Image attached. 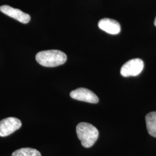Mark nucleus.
<instances>
[{
    "mask_svg": "<svg viewBox=\"0 0 156 156\" xmlns=\"http://www.w3.org/2000/svg\"><path fill=\"white\" fill-rule=\"evenodd\" d=\"M12 156H41V154L35 149L25 147L13 151Z\"/></svg>",
    "mask_w": 156,
    "mask_h": 156,
    "instance_id": "9",
    "label": "nucleus"
},
{
    "mask_svg": "<svg viewBox=\"0 0 156 156\" xmlns=\"http://www.w3.org/2000/svg\"><path fill=\"white\" fill-rule=\"evenodd\" d=\"M76 131L78 139L81 141L82 145L86 148H89L93 146L98 138V130L90 123H79Z\"/></svg>",
    "mask_w": 156,
    "mask_h": 156,
    "instance_id": "2",
    "label": "nucleus"
},
{
    "mask_svg": "<svg viewBox=\"0 0 156 156\" xmlns=\"http://www.w3.org/2000/svg\"><path fill=\"white\" fill-rule=\"evenodd\" d=\"M154 25H155V26H156V17L155 19V20H154Z\"/></svg>",
    "mask_w": 156,
    "mask_h": 156,
    "instance_id": "10",
    "label": "nucleus"
},
{
    "mask_svg": "<svg viewBox=\"0 0 156 156\" xmlns=\"http://www.w3.org/2000/svg\"><path fill=\"white\" fill-rule=\"evenodd\" d=\"M0 11L23 24L28 23L31 19V17L27 13L23 12L19 9L12 8L10 6L6 5L1 6Z\"/></svg>",
    "mask_w": 156,
    "mask_h": 156,
    "instance_id": "6",
    "label": "nucleus"
},
{
    "mask_svg": "<svg viewBox=\"0 0 156 156\" xmlns=\"http://www.w3.org/2000/svg\"><path fill=\"white\" fill-rule=\"evenodd\" d=\"M145 119L149 134L152 136L156 137V112L148 113Z\"/></svg>",
    "mask_w": 156,
    "mask_h": 156,
    "instance_id": "8",
    "label": "nucleus"
},
{
    "mask_svg": "<svg viewBox=\"0 0 156 156\" xmlns=\"http://www.w3.org/2000/svg\"><path fill=\"white\" fill-rule=\"evenodd\" d=\"M144 68V62L140 58H134L126 62L120 69L123 77L136 76L140 75Z\"/></svg>",
    "mask_w": 156,
    "mask_h": 156,
    "instance_id": "3",
    "label": "nucleus"
},
{
    "mask_svg": "<svg viewBox=\"0 0 156 156\" xmlns=\"http://www.w3.org/2000/svg\"><path fill=\"white\" fill-rule=\"evenodd\" d=\"M37 62L46 67H55L64 64L67 61V55L62 51L49 50L38 52L35 56Z\"/></svg>",
    "mask_w": 156,
    "mask_h": 156,
    "instance_id": "1",
    "label": "nucleus"
},
{
    "mask_svg": "<svg viewBox=\"0 0 156 156\" xmlns=\"http://www.w3.org/2000/svg\"><path fill=\"white\" fill-rule=\"evenodd\" d=\"M98 26L101 30L112 35L118 34L121 31L119 23L115 20L109 18H104L100 20Z\"/></svg>",
    "mask_w": 156,
    "mask_h": 156,
    "instance_id": "7",
    "label": "nucleus"
},
{
    "mask_svg": "<svg viewBox=\"0 0 156 156\" xmlns=\"http://www.w3.org/2000/svg\"><path fill=\"white\" fill-rule=\"evenodd\" d=\"M21 121L16 117H7L0 121V136L5 137L21 127Z\"/></svg>",
    "mask_w": 156,
    "mask_h": 156,
    "instance_id": "4",
    "label": "nucleus"
},
{
    "mask_svg": "<svg viewBox=\"0 0 156 156\" xmlns=\"http://www.w3.org/2000/svg\"><path fill=\"white\" fill-rule=\"evenodd\" d=\"M70 96L74 100L91 104H97L99 101V99L95 94L86 88H79L73 90L70 93Z\"/></svg>",
    "mask_w": 156,
    "mask_h": 156,
    "instance_id": "5",
    "label": "nucleus"
}]
</instances>
